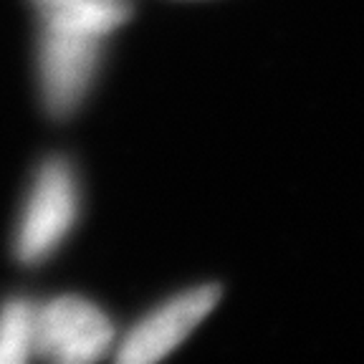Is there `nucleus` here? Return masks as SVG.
Segmentation results:
<instances>
[{"instance_id": "39448f33", "label": "nucleus", "mask_w": 364, "mask_h": 364, "mask_svg": "<svg viewBox=\"0 0 364 364\" xmlns=\"http://www.w3.org/2000/svg\"><path fill=\"white\" fill-rule=\"evenodd\" d=\"M33 3L41 8L46 23L79 28L102 38L129 18L127 0H33Z\"/></svg>"}, {"instance_id": "7ed1b4c3", "label": "nucleus", "mask_w": 364, "mask_h": 364, "mask_svg": "<svg viewBox=\"0 0 364 364\" xmlns=\"http://www.w3.org/2000/svg\"><path fill=\"white\" fill-rule=\"evenodd\" d=\"M114 339L107 314L76 296L53 299L36 311V349L53 362H97Z\"/></svg>"}, {"instance_id": "f257e3e1", "label": "nucleus", "mask_w": 364, "mask_h": 364, "mask_svg": "<svg viewBox=\"0 0 364 364\" xmlns=\"http://www.w3.org/2000/svg\"><path fill=\"white\" fill-rule=\"evenodd\" d=\"M79 195L74 172L66 159H48L36 175L28 203L21 215L16 235V256L23 263H38L48 258L66 238L76 220Z\"/></svg>"}, {"instance_id": "f03ea898", "label": "nucleus", "mask_w": 364, "mask_h": 364, "mask_svg": "<svg viewBox=\"0 0 364 364\" xmlns=\"http://www.w3.org/2000/svg\"><path fill=\"white\" fill-rule=\"evenodd\" d=\"M102 51V36L46 23L41 43V86L53 117H68L84 99Z\"/></svg>"}, {"instance_id": "423d86ee", "label": "nucleus", "mask_w": 364, "mask_h": 364, "mask_svg": "<svg viewBox=\"0 0 364 364\" xmlns=\"http://www.w3.org/2000/svg\"><path fill=\"white\" fill-rule=\"evenodd\" d=\"M36 349V311L26 299L0 309V364H21Z\"/></svg>"}, {"instance_id": "20e7f679", "label": "nucleus", "mask_w": 364, "mask_h": 364, "mask_svg": "<svg viewBox=\"0 0 364 364\" xmlns=\"http://www.w3.org/2000/svg\"><path fill=\"white\" fill-rule=\"evenodd\" d=\"M218 299H220V289L213 284L195 286L170 299L124 336L117 359L122 364H152L167 357L213 311Z\"/></svg>"}]
</instances>
